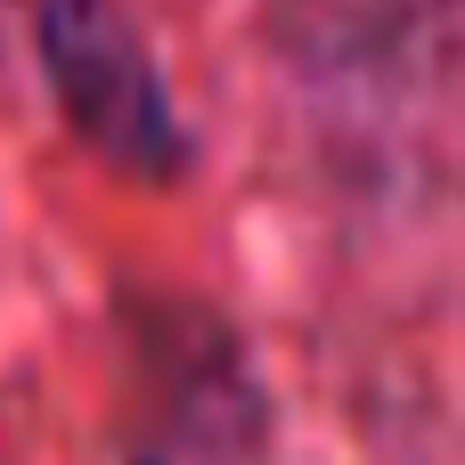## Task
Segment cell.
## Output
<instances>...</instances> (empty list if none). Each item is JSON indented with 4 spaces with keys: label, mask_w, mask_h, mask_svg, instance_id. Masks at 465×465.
Here are the masks:
<instances>
[{
    "label": "cell",
    "mask_w": 465,
    "mask_h": 465,
    "mask_svg": "<svg viewBox=\"0 0 465 465\" xmlns=\"http://www.w3.org/2000/svg\"><path fill=\"white\" fill-rule=\"evenodd\" d=\"M41 57L57 82L65 123L123 172L172 180L188 163V131L163 98L147 41L131 33L123 0H41Z\"/></svg>",
    "instance_id": "obj_1"
}]
</instances>
